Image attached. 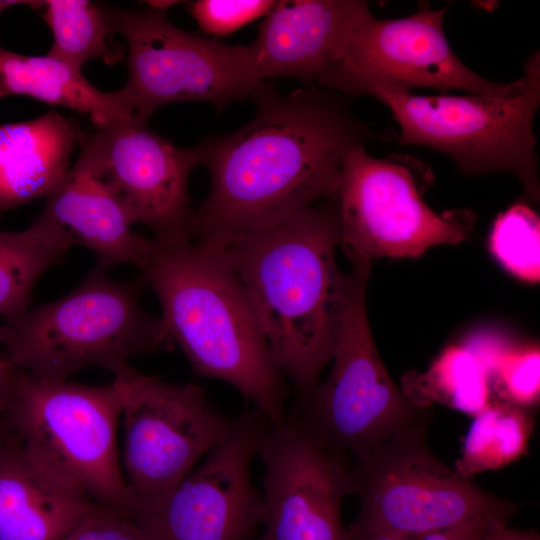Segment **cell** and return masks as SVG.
I'll return each mask as SVG.
<instances>
[{
    "label": "cell",
    "mask_w": 540,
    "mask_h": 540,
    "mask_svg": "<svg viewBox=\"0 0 540 540\" xmlns=\"http://www.w3.org/2000/svg\"><path fill=\"white\" fill-rule=\"evenodd\" d=\"M253 119L195 146L210 187L194 211L192 240L216 245L276 227L336 195L356 144L393 141L352 112L343 94L309 85L284 94L264 82Z\"/></svg>",
    "instance_id": "cell-1"
},
{
    "label": "cell",
    "mask_w": 540,
    "mask_h": 540,
    "mask_svg": "<svg viewBox=\"0 0 540 540\" xmlns=\"http://www.w3.org/2000/svg\"><path fill=\"white\" fill-rule=\"evenodd\" d=\"M276 367L307 398L331 361L349 277L338 266L336 195L268 230L216 244Z\"/></svg>",
    "instance_id": "cell-2"
},
{
    "label": "cell",
    "mask_w": 540,
    "mask_h": 540,
    "mask_svg": "<svg viewBox=\"0 0 540 540\" xmlns=\"http://www.w3.org/2000/svg\"><path fill=\"white\" fill-rule=\"evenodd\" d=\"M142 267L161 321L198 377L233 386L275 425L287 417V387L243 290L217 246L153 239Z\"/></svg>",
    "instance_id": "cell-3"
},
{
    "label": "cell",
    "mask_w": 540,
    "mask_h": 540,
    "mask_svg": "<svg viewBox=\"0 0 540 540\" xmlns=\"http://www.w3.org/2000/svg\"><path fill=\"white\" fill-rule=\"evenodd\" d=\"M96 266L65 296L3 326L5 357L30 376L68 380L87 367L115 373L136 355L174 346L160 317L142 306L145 284L113 279Z\"/></svg>",
    "instance_id": "cell-4"
},
{
    "label": "cell",
    "mask_w": 540,
    "mask_h": 540,
    "mask_svg": "<svg viewBox=\"0 0 540 540\" xmlns=\"http://www.w3.org/2000/svg\"><path fill=\"white\" fill-rule=\"evenodd\" d=\"M116 387L36 379L19 369L2 414L28 458L72 492L134 519L117 450Z\"/></svg>",
    "instance_id": "cell-5"
},
{
    "label": "cell",
    "mask_w": 540,
    "mask_h": 540,
    "mask_svg": "<svg viewBox=\"0 0 540 540\" xmlns=\"http://www.w3.org/2000/svg\"><path fill=\"white\" fill-rule=\"evenodd\" d=\"M371 264L354 263L328 378L290 414L350 465L389 442L428 430L432 410L415 405L390 377L374 343L367 312Z\"/></svg>",
    "instance_id": "cell-6"
},
{
    "label": "cell",
    "mask_w": 540,
    "mask_h": 540,
    "mask_svg": "<svg viewBox=\"0 0 540 540\" xmlns=\"http://www.w3.org/2000/svg\"><path fill=\"white\" fill-rule=\"evenodd\" d=\"M428 430L397 438L351 464L360 498L349 534L420 538L467 525L506 527L518 505L461 476L432 453Z\"/></svg>",
    "instance_id": "cell-7"
},
{
    "label": "cell",
    "mask_w": 540,
    "mask_h": 540,
    "mask_svg": "<svg viewBox=\"0 0 540 540\" xmlns=\"http://www.w3.org/2000/svg\"><path fill=\"white\" fill-rule=\"evenodd\" d=\"M526 84L512 96L415 95L374 92L398 123L401 145H422L448 155L459 172H509L527 197L539 201L538 156L533 131L540 105V53L524 65Z\"/></svg>",
    "instance_id": "cell-8"
},
{
    "label": "cell",
    "mask_w": 540,
    "mask_h": 540,
    "mask_svg": "<svg viewBox=\"0 0 540 540\" xmlns=\"http://www.w3.org/2000/svg\"><path fill=\"white\" fill-rule=\"evenodd\" d=\"M433 180L421 159L404 154L376 158L365 144L354 145L342 161L336 192L339 246L349 262L415 258L430 247L466 240L475 214L431 209L422 194Z\"/></svg>",
    "instance_id": "cell-9"
},
{
    "label": "cell",
    "mask_w": 540,
    "mask_h": 540,
    "mask_svg": "<svg viewBox=\"0 0 540 540\" xmlns=\"http://www.w3.org/2000/svg\"><path fill=\"white\" fill-rule=\"evenodd\" d=\"M100 7L110 32L127 43L128 79L120 91L138 121L148 123L158 108L173 102H208L222 110L251 98L264 82L248 46L185 31L151 6Z\"/></svg>",
    "instance_id": "cell-10"
},
{
    "label": "cell",
    "mask_w": 540,
    "mask_h": 540,
    "mask_svg": "<svg viewBox=\"0 0 540 540\" xmlns=\"http://www.w3.org/2000/svg\"><path fill=\"white\" fill-rule=\"evenodd\" d=\"M114 374L121 399L123 473L134 518L155 509L229 433L222 412L196 384H177L129 364Z\"/></svg>",
    "instance_id": "cell-11"
},
{
    "label": "cell",
    "mask_w": 540,
    "mask_h": 540,
    "mask_svg": "<svg viewBox=\"0 0 540 540\" xmlns=\"http://www.w3.org/2000/svg\"><path fill=\"white\" fill-rule=\"evenodd\" d=\"M447 8L420 4L416 13L397 19H379L370 10L354 27L339 62L317 79V85L354 97L416 88L490 97L521 92L525 74L512 83L493 82L458 58L444 33Z\"/></svg>",
    "instance_id": "cell-12"
},
{
    "label": "cell",
    "mask_w": 540,
    "mask_h": 540,
    "mask_svg": "<svg viewBox=\"0 0 540 540\" xmlns=\"http://www.w3.org/2000/svg\"><path fill=\"white\" fill-rule=\"evenodd\" d=\"M273 425L257 408L233 416L202 462L155 509L134 518L147 540H250L265 518L251 464Z\"/></svg>",
    "instance_id": "cell-13"
},
{
    "label": "cell",
    "mask_w": 540,
    "mask_h": 540,
    "mask_svg": "<svg viewBox=\"0 0 540 540\" xmlns=\"http://www.w3.org/2000/svg\"><path fill=\"white\" fill-rule=\"evenodd\" d=\"M78 144L75 163L108 187L132 225H146L156 240L192 239L195 147H177L133 117L80 130Z\"/></svg>",
    "instance_id": "cell-14"
},
{
    "label": "cell",
    "mask_w": 540,
    "mask_h": 540,
    "mask_svg": "<svg viewBox=\"0 0 540 540\" xmlns=\"http://www.w3.org/2000/svg\"><path fill=\"white\" fill-rule=\"evenodd\" d=\"M258 456L265 518L257 540H350L341 519L342 502L354 493L347 460L290 413L273 425Z\"/></svg>",
    "instance_id": "cell-15"
},
{
    "label": "cell",
    "mask_w": 540,
    "mask_h": 540,
    "mask_svg": "<svg viewBox=\"0 0 540 540\" xmlns=\"http://www.w3.org/2000/svg\"><path fill=\"white\" fill-rule=\"evenodd\" d=\"M369 11L361 0L276 1L248 45L259 76L316 83L339 62L354 27Z\"/></svg>",
    "instance_id": "cell-16"
},
{
    "label": "cell",
    "mask_w": 540,
    "mask_h": 540,
    "mask_svg": "<svg viewBox=\"0 0 540 540\" xmlns=\"http://www.w3.org/2000/svg\"><path fill=\"white\" fill-rule=\"evenodd\" d=\"M44 213L90 250L106 270L123 264L144 266L153 240L134 233L123 207L108 187L74 164L47 196Z\"/></svg>",
    "instance_id": "cell-17"
},
{
    "label": "cell",
    "mask_w": 540,
    "mask_h": 540,
    "mask_svg": "<svg viewBox=\"0 0 540 540\" xmlns=\"http://www.w3.org/2000/svg\"><path fill=\"white\" fill-rule=\"evenodd\" d=\"M99 508L36 466L13 435L0 450V540H61Z\"/></svg>",
    "instance_id": "cell-18"
},
{
    "label": "cell",
    "mask_w": 540,
    "mask_h": 540,
    "mask_svg": "<svg viewBox=\"0 0 540 540\" xmlns=\"http://www.w3.org/2000/svg\"><path fill=\"white\" fill-rule=\"evenodd\" d=\"M80 128L54 110L0 124V212L47 197L69 171Z\"/></svg>",
    "instance_id": "cell-19"
},
{
    "label": "cell",
    "mask_w": 540,
    "mask_h": 540,
    "mask_svg": "<svg viewBox=\"0 0 540 540\" xmlns=\"http://www.w3.org/2000/svg\"><path fill=\"white\" fill-rule=\"evenodd\" d=\"M24 95L90 116L95 126L133 117L120 90L93 86L78 69L48 56H26L0 48V97Z\"/></svg>",
    "instance_id": "cell-20"
},
{
    "label": "cell",
    "mask_w": 540,
    "mask_h": 540,
    "mask_svg": "<svg viewBox=\"0 0 540 540\" xmlns=\"http://www.w3.org/2000/svg\"><path fill=\"white\" fill-rule=\"evenodd\" d=\"M73 246L70 234L43 211L22 231L0 230V316L10 322L25 313L39 278Z\"/></svg>",
    "instance_id": "cell-21"
},
{
    "label": "cell",
    "mask_w": 540,
    "mask_h": 540,
    "mask_svg": "<svg viewBox=\"0 0 540 540\" xmlns=\"http://www.w3.org/2000/svg\"><path fill=\"white\" fill-rule=\"evenodd\" d=\"M402 391L417 406L431 408L437 402L473 416L491 401L483 364L459 345L445 348L424 373L404 376Z\"/></svg>",
    "instance_id": "cell-22"
},
{
    "label": "cell",
    "mask_w": 540,
    "mask_h": 540,
    "mask_svg": "<svg viewBox=\"0 0 540 540\" xmlns=\"http://www.w3.org/2000/svg\"><path fill=\"white\" fill-rule=\"evenodd\" d=\"M533 428L529 410L491 400L474 416L455 470L470 479L518 460L527 453Z\"/></svg>",
    "instance_id": "cell-23"
},
{
    "label": "cell",
    "mask_w": 540,
    "mask_h": 540,
    "mask_svg": "<svg viewBox=\"0 0 540 540\" xmlns=\"http://www.w3.org/2000/svg\"><path fill=\"white\" fill-rule=\"evenodd\" d=\"M43 19L49 26L53 42L47 55L78 69L94 59L113 65L122 53L109 46V27L100 4L88 0L42 1Z\"/></svg>",
    "instance_id": "cell-24"
},
{
    "label": "cell",
    "mask_w": 540,
    "mask_h": 540,
    "mask_svg": "<svg viewBox=\"0 0 540 540\" xmlns=\"http://www.w3.org/2000/svg\"><path fill=\"white\" fill-rule=\"evenodd\" d=\"M489 247L514 276L535 283L540 277V220L525 203L500 213L492 227Z\"/></svg>",
    "instance_id": "cell-25"
},
{
    "label": "cell",
    "mask_w": 540,
    "mask_h": 540,
    "mask_svg": "<svg viewBox=\"0 0 540 540\" xmlns=\"http://www.w3.org/2000/svg\"><path fill=\"white\" fill-rule=\"evenodd\" d=\"M490 390L498 401L526 410L540 398V351L538 345H504L486 367Z\"/></svg>",
    "instance_id": "cell-26"
},
{
    "label": "cell",
    "mask_w": 540,
    "mask_h": 540,
    "mask_svg": "<svg viewBox=\"0 0 540 540\" xmlns=\"http://www.w3.org/2000/svg\"><path fill=\"white\" fill-rule=\"evenodd\" d=\"M272 0H197L187 3L200 29L210 36H226L267 15Z\"/></svg>",
    "instance_id": "cell-27"
},
{
    "label": "cell",
    "mask_w": 540,
    "mask_h": 540,
    "mask_svg": "<svg viewBox=\"0 0 540 540\" xmlns=\"http://www.w3.org/2000/svg\"><path fill=\"white\" fill-rule=\"evenodd\" d=\"M61 540H147L135 520L122 513L99 508Z\"/></svg>",
    "instance_id": "cell-28"
},
{
    "label": "cell",
    "mask_w": 540,
    "mask_h": 540,
    "mask_svg": "<svg viewBox=\"0 0 540 540\" xmlns=\"http://www.w3.org/2000/svg\"><path fill=\"white\" fill-rule=\"evenodd\" d=\"M496 528L504 527L467 525L442 532L431 533L415 539H406L385 533L349 535L350 540H477L486 532Z\"/></svg>",
    "instance_id": "cell-29"
},
{
    "label": "cell",
    "mask_w": 540,
    "mask_h": 540,
    "mask_svg": "<svg viewBox=\"0 0 540 540\" xmlns=\"http://www.w3.org/2000/svg\"><path fill=\"white\" fill-rule=\"evenodd\" d=\"M19 369L0 355V414H4L13 399Z\"/></svg>",
    "instance_id": "cell-30"
},
{
    "label": "cell",
    "mask_w": 540,
    "mask_h": 540,
    "mask_svg": "<svg viewBox=\"0 0 540 540\" xmlns=\"http://www.w3.org/2000/svg\"><path fill=\"white\" fill-rule=\"evenodd\" d=\"M507 540H540L535 530L520 531L508 529Z\"/></svg>",
    "instance_id": "cell-31"
},
{
    "label": "cell",
    "mask_w": 540,
    "mask_h": 540,
    "mask_svg": "<svg viewBox=\"0 0 540 540\" xmlns=\"http://www.w3.org/2000/svg\"><path fill=\"white\" fill-rule=\"evenodd\" d=\"M507 536H508L507 527L496 528V529H492L486 532L477 540H507Z\"/></svg>",
    "instance_id": "cell-32"
},
{
    "label": "cell",
    "mask_w": 540,
    "mask_h": 540,
    "mask_svg": "<svg viewBox=\"0 0 540 540\" xmlns=\"http://www.w3.org/2000/svg\"><path fill=\"white\" fill-rule=\"evenodd\" d=\"M12 438V432L4 416L0 414V450Z\"/></svg>",
    "instance_id": "cell-33"
},
{
    "label": "cell",
    "mask_w": 540,
    "mask_h": 540,
    "mask_svg": "<svg viewBox=\"0 0 540 540\" xmlns=\"http://www.w3.org/2000/svg\"><path fill=\"white\" fill-rule=\"evenodd\" d=\"M18 4H27L33 6L34 8H39L41 1L0 0V13L11 6Z\"/></svg>",
    "instance_id": "cell-34"
},
{
    "label": "cell",
    "mask_w": 540,
    "mask_h": 540,
    "mask_svg": "<svg viewBox=\"0 0 540 540\" xmlns=\"http://www.w3.org/2000/svg\"><path fill=\"white\" fill-rule=\"evenodd\" d=\"M2 330H3V326H0V340H1V336H2Z\"/></svg>",
    "instance_id": "cell-35"
}]
</instances>
